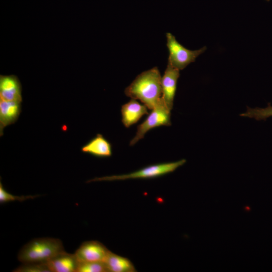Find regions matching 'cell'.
I'll return each instance as SVG.
<instances>
[{
  "label": "cell",
  "instance_id": "obj_16",
  "mask_svg": "<svg viewBox=\"0 0 272 272\" xmlns=\"http://www.w3.org/2000/svg\"><path fill=\"white\" fill-rule=\"evenodd\" d=\"M14 272H50L47 263H22Z\"/></svg>",
  "mask_w": 272,
  "mask_h": 272
},
{
  "label": "cell",
  "instance_id": "obj_9",
  "mask_svg": "<svg viewBox=\"0 0 272 272\" xmlns=\"http://www.w3.org/2000/svg\"><path fill=\"white\" fill-rule=\"evenodd\" d=\"M147 107L137 100L131 99L121 106V113L123 125L128 128L136 123L144 115L148 114Z\"/></svg>",
  "mask_w": 272,
  "mask_h": 272
},
{
  "label": "cell",
  "instance_id": "obj_3",
  "mask_svg": "<svg viewBox=\"0 0 272 272\" xmlns=\"http://www.w3.org/2000/svg\"><path fill=\"white\" fill-rule=\"evenodd\" d=\"M185 162L186 160L182 159L176 162L152 165L128 174L96 177L87 182L156 178L173 172Z\"/></svg>",
  "mask_w": 272,
  "mask_h": 272
},
{
  "label": "cell",
  "instance_id": "obj_5",
  "mask_svg": "<svg viewBox=\"0 0 272 272\" xmlns=\"http://www.w3.org/2000/svg\"><path fill=\"white\" fill-rule=\"evenodd\" d=\"M171 110L166 105L163 98L151 109L146 119L137 127V131L134 138L130 141V146L135 145L142 139L145 134L151 129L160 126H170L171 122Z\"/></svg>",
  "mask_w": 272,
  "mask_h": 272
},
{
  "label": "cell",
  "instance_id": "obj_15",
  "mask_svg": "<svg viewBox=\"0 0 272 272\" xmlns=\"http://www.w3.org/2000/svg\"><path fill=\"white\" fill-rule=\"evenodd\" d=\"M77 272H108L104 262L79 263Z\"/></svg>",
  "mask_w": 272,
  "mask_h": 272
},
{
  "label": "cell",
  "instance_id": "obj_8",
  "mask_svg": "<svg viewBox=\"0 0 272 272\" xmlns=\"http://www.w3.org/2000/svg\"><path fill=\"white\" fill-rule=\"evenodd\" d=\"M22 91L21 82L16 76H0V99L22 102Z\"/></svg>",
  "mask_w": 272,
  "mask_h": 272
},
{
  "label": "cell",
  "instance_id": "obj_17",
  "mask_svg": "<svg viewBox=\"0 0 272 272\" xmlns=\"http://www.w3.org/2000/svg\"><path fill=\"white\" fill-rule=\"evenodd\" d=\"M39 196L38 195H22L16 196L8 192L4 188L2 182H0V202L1 203H6L11 201L18 200L23 201L28 199H33Z\"/></svg>",
  "mask_w": 272,
  "mask_h": 272
},
{
  "label": "cell",
  "instance_id": "obj_13",
  "mask_svg": "<svg viewBox=\"0 0 272 272\" xmlns=\"http://www.w3.org/2000/svg\"><path fill=\"white\" fill-rule=\"evenodd\" d=\"M105 263L108 272H135L134 265L127 258L110 252Z\"/></svg>",
  "mask_w": 272,
  "mask_h": 272
},
{
  "label": "cell",
  "instance_id": "obj_12",
  "mask_svg": "<svg viewBox=\"0 0 272 272\" xmlns=\"http://www.w3.org/2000/svg\"><path fill=\"white\" fill-rule=\"evenodd\" d=\"M81 151L99 158L112 156V145L102 134L97 133L81 148Z\"/></svg>",
  "mask_w": 272,
  "mask_h": 272
},
{
  "label": "cell",
  "instance_id": "obj_7",
  "mask_svg": "<svg viewBox=\"0 0 272 272\" xmlns=\"http://www.w3.org/2000/svg\"><path fill=\"white\" fill-rule=\"evenodd\" d=\"M179 71L180 70L168 62L164 74L162 77V98L166 105L170 110L173 106L177 81L180 76Z\"/></svg>",
  "mask_w": 272,
  "mask_h": 272
},
{
  "label": "cell",
  "instance_id": "obj_14",
  "mask_svg": "<svg viewBox=\"0 0 272 272\" xmlns=\"http://www.w3.org/2000/svg\"><path fill=\"white\" fill-rule=\"evenodd\" d=\"M241 116L253 118L257 120H265L267 118L272 116V106L270 103L266 108H247V111L240 114Z\"/></svg>",
  "mask_w": 272,
  "mask_h": 272
},
{
  "label": "cell",
  "instance_id": "obj_11",
  "mask_svg": "<svg viewBox=\"0 0 272 272\" xmlns=\"http://www.w3.org/2000/svg\"><path fill=\"white\" fill-rule=\"evenodd\" d=\"M21 103L0 99V135L5 127L14 123L21 112Z\"/></svg>",
  "mask_w": 272,
  "mask_h": 272
},
{
  "label": "cell",
  "instance_id": "obj_1",
  "mask_svg": "<svg viewBox=\"0 0 272 272\" xmlns=\"http://www.w3.org/2000/svg\"><path fill=\"white\" fill-rule=\"evenodd\" d=\"M162 76L155 66L139 74L127 87L124 93L127 97L140 100L152 109L162 98Z\"/></svg>",
  "mask_w": 272,
  "mask_h": 272
},
{
  "label": "cell",
  "instance_id": "obj_10",
  "mask_svg": "<svg viewBox=\"0 0 272 272\" xmlns=\"http://www.w3.org/2000/svg\"><path fill=\"white\" fill-rule=\"evenodd\" d=\"M47 263L50 272H77L79 265L75 254L65 251L55 256Z\"/></svg>",
  "mask_w": 272,
  "mask_h": 272
},
{
  "label": "cell",
  "instance_id": "obj_4",
  "mask_svg": "<svg viewBox=\"0 0 272 272\" xmlns=\"http://www.w3.org/2000/svg\"><path fill=\"white\" fill-rule=\"evenodd\" d=\"M166 39L169 53L168 62L180 71L194 62L196 58L207 49L206 46L197 50L188 49L179 43L170 33H166Z\"/></svg>",
  "mask_w": 272,
  "mask_h": 272
},
{
  "label": "cell",
  "instance_id": "obj_6",
  "mask_svg": "<svg viewBox=\"0 0 272 272\" xmlns=\"http://www.w3.org/2000/svg\"><path fill=\"white\" fill-rule=\"evenodd\" d=\"M110 251L101 242L88 241L83 243L75 254L79 263L88 262H104Z\"/></svg>",
  "mask_w": 272,
  "mask_h": 272
},
{
  "label": "cell",
  "instance_id": "obj_2",
  "mask_svg": "<svg viewBox=\"0 0 272 272\" xmlns=\"http://www.w3.org/2000/svg\"><path fill=\"white\" fill-rule=\"evenodd\" d=\"M64 251L62 242L59 239L36 238L21 249L18 254V259L22 263H47Z\"/></svg>",
  "mask_w": 272,
  "mask_h": 272
}]
</instances>
